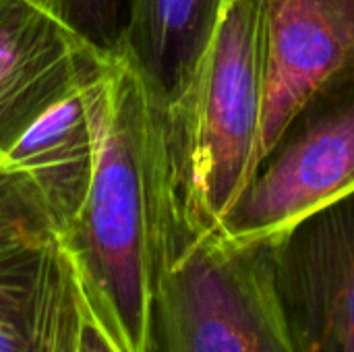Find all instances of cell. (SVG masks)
I'll return each mask as SVG.
<instances>
[{"label":"cell","mask_w":354,"mask_h":352,"mask_svg":"<svg viewBox=\"0 0 354 352\" xmlns=\"http://www.w3.org/2000/svg\"><path fill=\"white\" fill-rule=\"evenodd\" d=\"M91 118L89 191L56 239L116 346L145 352L151 222L160 187L158 122L143 77L120 50L93 83Z\"/></svg>","instance_id":"obj_1"},{"label":"cell","mask_w":354,"mask_h":352,"mask_svg":"<svg viewBox=\"0 0 354 352\" xmlns=\"http://www.w3.org/2000/svg\"><path fill=\"white\" fill-rule=\"evenodd\" d=\"M268 87L266 25L255 0H230L180 93L153 100L160 207L189 234L216 232L261 156Z\"/></svg>","instance_id":"obj_2"},{"label":"cell","mask_w":354,"mask_h":352,"mask_svg":"<svg viewBox=\"0 0 354 352\" xmlns=\"http://www.w3.org/2000/svg\"><path fill=\"white\" fill-rule=\"evenodd\" d=\"M158 201L145 352H297L276 293L272 239L189 234Z\"/></svg>","instance_id":"obj_3"},{"label":"cell","mask_w":354,"mask_h":352,"mask_svg":"<svg viewBox=\"0 0 354 352\" xmlns=\"http://www.w3.org/2000/svg\"><path fill=\"white\" fill-rule=\"evenodd\" d=\"M353 191L354 64L292 110L216 232L232 243L268 241Z\"/></svg>","instance_id":"obj_4"},{"label":"cell","mask_w":354,"mask_h":352,"mask_svg":"<svg viewBox=\"0 0 354 352\" xmlns=\"http://www.w3.org/2000/svg\"><path fill=\"white\" fill-rule=\"evenodd\" d=\"M274 282L297 352H354V191L272 239Z\"/></svg>","instance_id":"obj_5"},{"label":"cell","mask_w":354,"mask_h":352,"mask_svg":"<svg viewBox=\"0 0 354 352\" xmlns=\"http://www.w3.org/2000/svg\"><path fill=\"white\" fill-rule=\"evenodd\" d=\"M266 25L261 156L322 81L354 64V0H255Z\"/></svg>","instance_id":"obj_6"},{"label":"cell","mask_w":354,"mask_h":352,"mask_svg":"<svg viewBox=\"0 0 354 352\" xmlns=\"http://www.w3.org/2000/svg\"><path fill=\"white\" fill-rule=\"evenodd\" d=\"M106 52L27 0H0V151Z\"/></svg>","instance_id":"obj_7"},{"label":"cell","mask_w":354,"mask_h":352,"mask_svg":"<svg viewBox=\"0 0 354 352\" xmlns=\"http://www.w3.org/2000/svg\"><path fill=\"white\" fill-rule=\"evenodd\" d=\"M110 56L95 58L4 154L10 170L35 191L56 237L75 220L89 191L95 151L91 91Z\"/></svg>","instance_id":"obj_8"},{"label":"cell","mask_w":354,"mask_h":352,"mask_svg":"<svg viewBox=\"0 0 354 352\" xmlns=\"http://www.w3.org/2000/svg\"><path fill=\"white\" fill-rule=\"evenodd\" d=\"M230 0H129L120 52L137 66L151 100L172 102L214 39Z\"/></svg>","instance_id":"obj_9"},{"label":"cell","mask_w":354,"mask_h":352,"mask_svg":"<svg viewBox=\"0 0 354 352\" xmlns=\"http://www.w3.org/2000/svg\"><path fill=\"white\" fill-rule=\"evenodd\" d=\"M27 352H122L93 311L79 272L52 241L29 319Z\"/></svg>","instance_id":"obj_10"},{"label":"cell","mask_w":354,"mask_h":352,"mask_svg":"<svg viewBox=\"0 0 354 352\" xmlns=\"http://www.w3.org/2000/svg\"><path fill=\"white\" fill-rule=\"evenodd\" d=\"M54 239L0 243V352L29 351V319Z\"/></svg>","instance_id":"obj_11"},{"label":"cell","mask_w":354,"mask_h":352,"mask_svg":"<svg viewBox=\"0 0 354 352\" xmlns=\"http://www.w3.org/2000/svg\"><path fill=\"white\" fill-rule=\"evenodd\" d=\"M106 54L120 48L129 0H27Z\"/></svg>","instance_id":"obj_12"},{"label":"cell","mask_w":354,"mask_h":352,"mask_svg":"<svg viewBox=\"0 0 354 352\" xmlns=\"http://www.w3.org/2000/svg\"><path fill=\"white\" fill-rule=\"evenodd\" d=\"M54 228L31 185L10 170L0 151V243L54 239Z\"/></svg>","instance_id":"obj_13"}]
</instances>
